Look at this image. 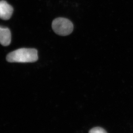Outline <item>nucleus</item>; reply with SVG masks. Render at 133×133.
Here are the masks:
<instances>
[{"mask_svg": "<svg viewBox=\"0 0 133 133\" xmlns=\"http://www.w3.org/2000/svg\"><path fill=\"white\" fill-rule=\"evenodd\" d=\"M6 59L10 63H33L38 59V51L34 48H20L8 54Z\"/></svg>", "mask_w": 133, "mask_h": 133, "instance_id": "obj_1", "label": "nucleus"}, {"mask_svg": "<svg viewBox=\"0 0 133 133\" xmlns=\"http://www.w3.org/2000/svg\"><path fill=\"white\" fill-rule=\"evenodd\" d=\"M52 28L55 33L61 36H66L71 33L74 25L71 22L65 18L55 19L52 23Z\"/></svg>", "mask_w": 133, "mask_h": 133, "instance_id": "obj_2", "label": "nucleus"}, {"mask_svg": "<svg viewBox=\"0 0 133 133\" xmlns=\"http://www.w3.org/2000/svg\"><path fill=\"white\" fill-rule=\"evenodd\" d=\"M14 9L12 6L4 0L0 1V18L8 20L11 17Z\"/></svg>", "mask_w": 133, "mask_h": 133, "instance_id": "obj_3", "label": "nucleus"}, {"mask_svg": "<svg viewBox=\"0 0 133 133\" xmlns=\"http://www.w3.org/2000/svg\"><path fill=\"white\" fill-rule=\"evenodd\" d=\"M11 40V35L10 29L0 26V44L4 46H8L10 44Z\"/></svg>", "mask_w": 133, "mask_h": 133, "instance_id": "obj_4", "label": "nucleus"}, {"mask_svg": "<svg viewBox=\"0 0 133 133\" xmlns=\"http://www.w3.org/2000/svg\"><path fill=\"white\" fill-rule=\"evenodd\" d=\"M89 133H108L105 130L100 127H95L89 131Z\"/></svg>", "mask_w": 133, "mask_h": 133, "instance_id": "obj_5", "label": "nucleus"}]
</instances>
